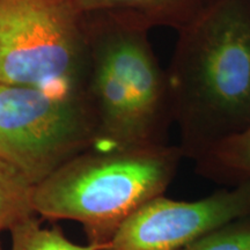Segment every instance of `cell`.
Listing matches in <instances>:
<instances>
[{
  "instance_id": "cell-1",
  "label": "cell",
  "mask_w": 250,
  "mask_h": 250,
  "mask_svg": "<svg viewBox=\"0 0 250 250\" xmlns=\"http://www.w3.org/2000/svg\"><path fill=\"white\" fill-rule=\"evenodd\" d=\"M167 72L183 155L250 126V0H212L177 31Z\"/></svg>"
},
{
  "instance_id": "cell-2",
  "label": "cell",
  "mask_w": 250,
  "mask_h": 250,
  "mask_svg": "<svg viewBox=\"0 0 250 250\" xmlns=\"http://www.w3.org/2000/svg\"><path fill=\"white\" fill-rule=\"evenodd\" d=\"M184 158L168 144L90 147L33 187L34 213L81 224L87 242L107 246L140 206L164 195Z\"/></svg>"
},
{
  "instance_id": "cell-3",
  "label": "cell",
  "mask_w": 250,
  "mask_h": 250,
  "mask_svg": "<svg viewBox=\"0 0 250 250\" xmlns=\"http://www.w3.org/2000/svg\"><path fill=\"white\" fill-rule=\"evenodd\" d=\"M89 70L86 95L96 126L93 147L167 144L174 123L167 72L148 30L103 14L86 15Z\"/></svg>"
},
{
  "instance_id": "cell-4",
  "label": "cell",
  "mask_w": 250,
  "mask_h": 250,
  "mask_svg": "<svg viewBox=\"0 0 250 250\" xmlns=\"http://www.w3.org/2000/svg\"><path fill=\"white\" fill-rule=\"evenodd\" d=\"M88 70L74 0H0V83L86 93Z\"/></svg>"
},
{
  "instance_id": "cell-5",
  "label": "cell",
  "mask_w": 250,
  "mask_h": 250,
  "mask_svg": "<svg viewBox=\"0 0 250 250\" xmlns=\"http://www.w3.org/2000/svg\"><path fill=\"white\" fill-rule=\"evenodd\" d=\"M95 140L86 93L0 83V160L31 187Z\"/></svg>"
},
{
  "instance_id": "cell-6",
  "label": "cell",
  "mask_w": 250,
  "mask_h": 250,
  "mask_svg": "<svg viewBox=\"0 0 250 250\" xmlns=\"http://www.w3.org/2000/svg\"><path fill=\"white\" fill-rule=\"evenodd\" d=\"M250 213V180L193 202L165 195L133 212L103 250H183L228 221Z\"/></svg>"
},
{
  "instance_id": "cell-7",
  "label": "cell",
  "mask_w": 250,
  "mask_h": 250,
  "mask_svg": "<svg viewBox=\"0 0 250 250\" xmlns=\"http://www.w3.org/2000/svg\"><path fill=\"white\" fill-rule=\"evenodd\" d=\"M212 0H74L83 15L103 14L129 26L179 31L201 15Z\"/></svg>"
},
{
  "instance_id": "cell-8",
  "label": "cell",
  "mask_w": 250,
  "mask_h": 250,
  "mask_svg": "<svg viewBox=\"0 0 250 250\" xmlns=\"http://www.w3.org/2000/svg\"><path fill=\"white\" fill-rule=\"evenodd\" d=\"M195 162L197 173L212 182L233 187L250 180V126L211 146Z\"/></svg>"
},
{
  "instance_id": "cell-9",
  "label": "cell",
  "mask_w": 250,
  "mask_h": 250,
  "mask_svg": "<svg viewBox=\"0 0 250 250\" xmlns=\"http://www.w3.org/2000/svg\"><path fill=\"white\" fill-rule=\"evenodd\" d=\"M12 235L11 250H103L107 246L78 245L67 239L57 226H41L36 214L23 218L9 229Z\"/></svg>"
},
{
  "instance_id": "cell-10",
  "label": "cell",
  "mask_w": 250,
  "mask_h": 250,
  "mask_svg": "<svg viewBox=\"0 0 250 250\" xmlns=\"http://www.w3.org/2000/svg\"><path fill=\"white\" fill-rule=\"evenodd\" d=\"M33 187L13 168L0 160V234L34 213Z\"/></svg>"
},
{
  "instance_id": "cell-11",
  "label": "cell",
  "mask_w": 250,
  "mask_h": 250,
  "mask_svg": "<svg viewBox=\"0 0 250 250\" xmlns=\"http://www.w3.org/2000/svg\"><path fill=\"white\" fill-rule=\"evenodd\" d=\"M183 250H250V213L215 228Z\"/></svg>"
},
{
  "instance_id": "cell-12",
  "label": "cell",
  "mask_w": 250,
  "mask_h": 250,
  "mask_svg": "<svg viewBox=\"0 0 250 250\" xmlns=\"http://www.w3.org/2000/svg\"><path fill=\"white\" fill-rule=\"evenodd\" d=\"M0 250H4V249H2V247H1V245H0Z\"/></svg>"
}]
</instances>
